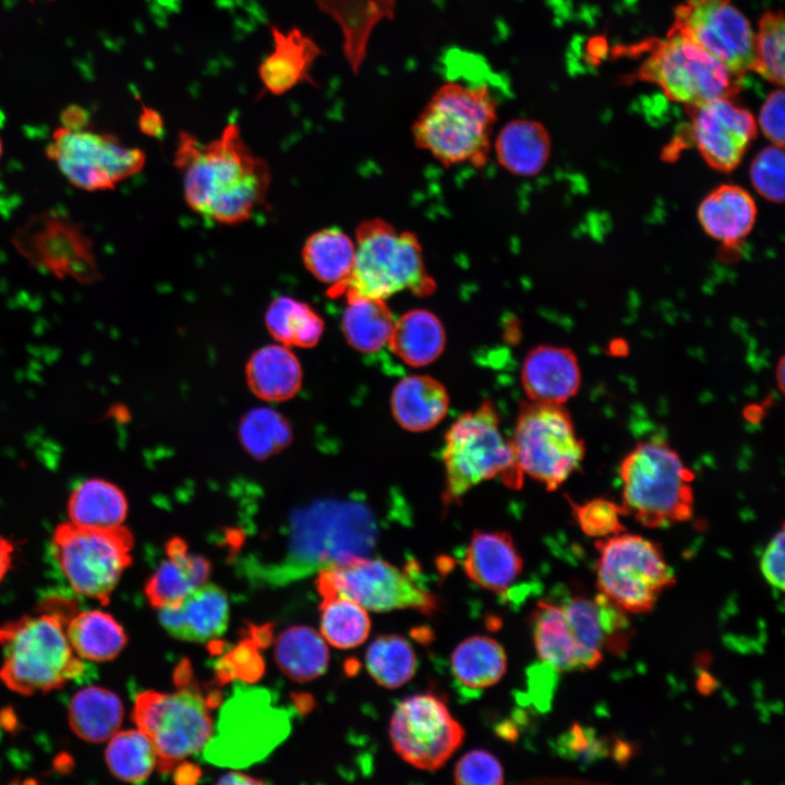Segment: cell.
Instances as JSON below:
<instances>
[{
	"mask_svg": "<svg viewBox=\"0 0 785 785\" xmlns=\"http://www.w3.org/2000/svg\"><path fill=\"white\" fill-rule=\"evenodd\" d=\"M558 750L570 759L580 760L583 763L593 762L596 759L614 754L615 759L621 760L629 757V747L624 742H615L596 737L593 729L575 724L568 732L558 739Z\"/></svg>",
	"mask_w": 785,
	"mask_h": 785,
	"instance_id": "cell-46",
	"label": "cell"
},
{
	"mask_svg": "<svg viewBox=\"0 0 785 785\" xmlns=\"http://www.w3.org/2000/svg\"><path fill=\"white\" fill-rule=\"evenodd\" d=\"M389 736L395 751L409 764L426 771L443 766L460 747L464 730L445 699L432 691L403 699L395 709Z\"/></svg>",
	"mask_w": 785,
	"mask_h": 785,
	"instance_id": "cell-17",
	"label": "cell"
},
{
	"mask_svg": "<svg viewBox=\"0 0 785 785\" xmlns=\"http://www.w3.org/2000/svg\"><path fill=\"white\" fill-rule=\"evenodd\" d=\"M27 264L60 280L92 286L102 279L94 242L68 215L50 209L29 216L11 237Z\"/></svg>",
	"mask_w": 785,
	"mask_h": 785,
	"instance_id": "cell-15",
	"label": "cell"
},
{
	"mask_svg": "<svg viewBox=\"0 0 785 785\" xmlns=\"http://www.w3.org/2000/svg\"><path fill=\"white\" fill-rule=\"evenodd\" d=\"M106 748V762L118 778L141 783L157 766V754L149 738L138 728L117 732Z\"/></svg>",
	"mask_w": 785,
	"mask_h": 785,
	"instance_id": "cell-43",
	"label": "cell"
},
{
	"mask_svg": "<svg viewBox=\"0 0 785 785\" xmlns=\"http://www.w3.org/2000/svg\"><path fill=\"white\" fill-rule=\"evenodd\" d=\"M784 14L765 12L759 22V32L754 37V61L751 70L765 80L784 86Z\"/></svg>",
	"mask_w": 785,
	"mask_h": 785,
	"instance_id": "cell-45",
	"label": "cell"
},
{
	"mask_svg": "<svg viewBox=\"0 0 785 785\" xmlns=\"http://www.w3.org/2000/svg\"><path fill=\"white\" fill-rule=\"evenodd\" d=\"M580 529L589 536L606 538L626 531L620 521L625 515L620 505L604 498H595L584 504L570 502Z\"/></svg>",
	"mask_w": 785,
	"mask_h": 785,
	"instance_id": "cell-48",
	"label": "cell"
},
{
	"mask_svg": "<svg viewBox=\"0 0 785 785\" xmlns=\"http://www.w3.org/2000/svg\"><path fill=\"white\" fill-rule=\"evenodd\" d=\"M558 603L579 648L583 669L597 666L604 649L615 654L627 650L629 625L626 613L602 593L595 599L568 596Z\"/></svg>",
	"mask_w": 785,
	"mask_h": 785,
	"instance_id": "cell-20",
	"label": "cell"
},
{
	"mask_svg": "<svg viewBox=\"0 0 785 785\" xmlns=\"http://www.w3.org/2000/svg\"><path fill=\"white\" fill-rule=\"evenodd\" d=\"M239 438L252 457L263 460L286 448L292 439V432L279 412L256 408L241 420Z\"/></svg>",
	"mask_w": 785,
	"mask_h": 785,
	"instance_id": "cell-44",
	"label": "cell"
},
{
	"mask_svg": "<svg viewBox=\"0 0 785 785\" xmlns=\"http://www.w3.org/2000/svg\"><path fill=\"white\" fill-rule=\"evenodd\" d=\"M347 306L341 329L348 343L364 353L375 352L388 343L395 325L386 300L345 293Z\"/></svg>",
	"mask_w": 785,
	"mask_h": 785,
	"instance_id": "cell-36",
	"label": "cell"
},
{
	"mask_svg": "<svg viewBox=\"0 0 785 785\" xmlns=\"http://www.w3.org/2000/svg\"><path fill=\"white\" fill-rule=\"evenodd\" d=\"M275 657L279 668L295 681L317 678L329 663L326 642L306 626H294L282 631L276 641Z\"/></svg>",
	"mask_w": 785,
	"mask_h": 785,
	"instance_id": "cell-39",
	"label": "cell"
},
{
	"mask_svg": "<svg viewBox=\"0 0 785 785\" xmlns=\"http://www.w3.org/2000/svg\"><path fill=\"white\" fill-rule=\"evenodd\" d=\"M315 583L319 595L338 594L373 612L411 608L432 615L439 604L414 580L412 568L366 556L321 569Z\"/></svg>",
	"mask_w": 785,
	"mask_h": 785,
	"instance_id": "cell-16",
	"label": "cell"
},
{
	"mask_svg": "<svg viewBox=\"0 0 785 785\" xmlns=\"http://www.w3.org/2000/svg\"><path fill=\"white\" fill-rule=\"evenodd\" d=\"M732 0H686L675 10L678 31L741 77L754 61V35Z\"/></svg>",
	"mask_w": 785,
	"mask_h": 785,
	"instance_id": "cell-18",
	"label": "cell"
},
{
	"mask_svg": "<svg viewBox=\"0 0 785 785\" xmlns=\"http://www.w3.org/2000/svg\"><path fill=\"white\" fill-rule=\"evenodd\" d=\"M462 566L479 587L504 593L521 575L523 563L508 532L476 530L466 548Z\"/></svg>",
	"mask_w": 785,
	"mask_h": 785,
	"instance_id": "cell-24",
	"label": "cell"
},
{
	"mask_svg": "<svg viewBox=\"0 0 785 785\" xmlns=\"http://www.w3.org/2000/svg\"><path fill=\"white\" fill-rule=\"evenodd\" d=\"M245 372L252 391L267 401L292 398L302 383V370L297 357L281 343L256 350L250 358Z\"/></svg>",
	"mask_w": 785,
	"mask_h": 785,
	"instance_id": "cell-31",
	"label": "cell"
},
{
	"mask_svg": "<svg viewBox=\"0 0 785 785\" xmlns=\"http://www.w3.org/2000/svg\"><path fill=\"white\" fill-rule=\"evenodd\" d=\"M158 609L159 621L170 635L194 642L221 636L229 619L227 595L214 584L204 583L179 603Z\"/></svg>",
	"mask_w": 785,
	"mask_h": 785,
	"instance_id": "cell-23",
	"label": "cell"
},
{
	"mask_svg": "<svg viewBox=\"0 0 785 785\" xmlns=\"http://www.w3.org/2000/svg\"><path fill=\"white\" fill-rule=\"evenodd\" d=\"M395 0H315L321 11L329 15L343 35V53L357 73L364 57L373 27L383 17H390Z\"/></svg>",
	"mask_w": 785,
	"mask_h": 785,
	"instance_id": "cell-30",
	"label": "cell"
},
{
	"mask_svg": "<svg viewBox=\"0 0 785 785\" xmlns=\"http://www.w3.org/2000/svg\"><path fill=\"white\" fill-rule=\"evenodd\" d=\"M13 552L14 546L11 541L0 535V582L10 569Z\"/></svg>",
	"mask_w": 785,
	"mask_h": 785,
	"instance_id": "cell-55",
	"label": "cell"
},
{
	"mask_svg": "<svg viewBox=\"0 0 785 785\" xmlns=\"http://www.w3.org/2000/svg\"><path fill=\"white\" fill-rule=\"evenodd\" d=\"M355 256L348 279L329 290L330 297L357 293L386 300L404 290L424 297L435 281L426 273L419 239L410 231H398L383 219L361 222L355 232Z\"/></svg>",
	"mask_w": 785,
	"mask_h": 785,
	"instance_id": "cell-6",
	"label": "cell"
},
{
	"mask_svg": "<svg viewBox=\"0 0 785 785\" xmlns=\"http://www.w3.org/2000/svg\"><path fill=\"white\" fill-rule=\"evenodd\" d=\"M52 554L77 594L107 605L122 573L131 565L133 536L129 529L83 527L65 522L52 535Z\"/></svg>",
	"mask_w": 785,
	"mask_h": 785,
	"instance_id": "cell-11",
	"label": "cell"
},
{
	"mask_svg": "<svg viewBox=\"0 0 785 785\" xmlns=\"http://www.w3.org/2000/svg\"><path fill=\"white\" fill-rule=\"evenodd\" d=\"M497 108V95L488 83L452 72L414 121V143L446 166L481 167L487 160Z\"/></svg>",
	"mask_w": 785,
	"mask_h": 785,
	"instance_id": "cell-3",
	"label": "cell"
},
{
	"mask_svg": "<svg viewBox=\"0 0 785 785\" xmlns=\"http://www.w3.org/2000/svg\"><path fill=\"white\" fill-rule=\"evenodd\" d=\"M510 442L522 474L548 491L560 486L580 467L585 454L569 412L557 403L522 402Z\"/></svg>",
	"mask_w": 785,
	"mask_h": 785,
	"instance_id": "cell-12",
	"label": "cell"
},
{
	"mask_svg": "<svg viewBox=\"0 0 785 785\" xmlns=\"http://www.w3.org/2000/svg\"><path fill=\"white\" fill-rule=\"evenodd\" d=\"M784 90H773L764 101L760 116L759 125L763 134L772 144L784 145Z\"/></svg>",
	"mask_w": 785,
	"mask_h": 785,
	"instance_id": "cell-51",
	"label": "cell"
},
{
	"mask_svg": "<svg viewBox=\"0 0 785 785\" xmlns=\"http://www.w3.org/2000/svg\"><path fill=\"white\" fill-rule=\"evenodd\" d=\"M539 659L556 672L583 671L580 651L558 602L541 600L531 614Z\"/></svg>",
	"mask_w": 785,
	"mask_h": 785,
	"instance_id": "cell-29",
	"label": "cell"
},
{
	"mask_svg": "<svg viewBox=\"0 0 785 785\" xmlns=\"http://www.w3.org/2000/svg\"><path fill=\"white\" fill-rule=\"evenodd\" d=\"M445 342L439 318L431 311L415 309L396 319L387 345L406 364L424 366L442 354Z\"/></svg>",
	"mask_w": 785,
	"mask_h": 785,
	"instance_id": "cell-32",
	"label": "cell"
},
{
	"mask_svg": "<svg viewBox=\"0 0 785 785\" xmlns=\"http://www.w3.org/2000/svg\"><path fill=\"white\" fill-rule=\"evenodd\" d=\"M454 776L456 784L499 785L504 783V769L494 754L475 749L467 752L457 762Z\"/></svg>",
	"mask_w": 785,
	"mask_h": 785,
	"instance_id": "cell-50",
	"label": "cell"
},
{
	"mask_svg": "<svg viewBox=\"0 0 785 785\" xmlns=\"http://www.w3.org/2000/svg\"><path fill=\"white\" fill-rule=\"evenodd\" d=\"M390 403L392 415L401 427L423 432L444 419L449 397L445 387L435 378L411 375L395 386Z\"/></svg>",
	"mask_w": 785,
	"mask_h": 785,
	"instance_id": "cell-27",
	"label": "cell"
},
{
	"mask_svg": "<svg viewBox=\"0 0 785 785\" xmlns=\"http://www.w3.org/2000/svg\"><path fill=\"white\" fill-rule=\"evenodd\" d=\"M784 529L783 527L774 534L764 550L760 569L770 585L784 590Z\"/></svg>",
	"mask_w": 785,
	"mask_h": 785,
	"instance_id": "cell-52",
	"label": "cell"
},
{
	"mask_svg": "<svg viewBox=\"0 0 785 785\" xmlns=\"http://www.w3.org/2000/svg\"><path fill=\"white\" fill-rule=\"evenodd\" d=\"M321 596V631L326 641L339 649L362 644L371 630L366 609L338 594Z\"/></svg>",
	"mask_w": 785,
	"mask_h": 785,
	"instance_id": "cell-41",
	"label": "cell"
},
{
	"mask_svg": "<svg viewBox=\"0 0 785 785\" xmlns=\"http://www.w3.org/2000/svg\"><path fill=\"white\" fill-rule=\"evenodd\" d=\"M776 382L781 391H784V357H782L776 366Z\"/></svg>",
	"mask_w": 785,
	"mask_h": 785,
	"instance_id": "cell-58",
	"label": "cell"
},
{
	"mask_svg": "<svg viewBox=\"0 0 785 785\" xmlns=\"http://www.w3.org/2000/svg\"><path fill=\"white\" fill-rule=\"evenodd\" d=\"M2 152H3V145H2V140H1V137H0V159H1V156H2Z\"/></svg>",
	"mask_w": 785,
	"mask_h": 785,
	"instance_id": "cell-59",
	"label": "cell"
},
{
	"mask_svg": "<svg viewBox=\"0 0 785 785\" xmlns=\"http://www.w3.org/2000/svg\"><path fill=\"white\" fill-rule=\"evenodd\" d=\"M692 121V137L705 162L730 172L741 162L757 135L753 116L729 98L685 106Z\"/></svg>",
	"mask_w": 785,
	"mask_h": 785,
	"instance_id": "cell-19",
	"label": "cell"
},
{
	"mask_svg": "<svg viewBox=\"0 0 785 785\" xmlns=\"http://www.w3.org/2000/svg\"><path fill=\"white\" fill-rule=\"evenodd\" d=\"M62 126L71 130L89 129V114L80 106L71 105L61 112Z\"/></svg>",
	"mask_w": 785,
	"mask_h": 785,
	"instance_id": "cell-54",
	"label": "cell"
},
{
	"mask_svg": "<svg viewBox=\"0 0 785 785\" xmlns=\"http://www.w3.org/2000/svg\"><path fill=\"white\" fill-rule=\"evenodd\" d=\"M166 555V560L157 567L144 588L149 604L155 608L179 603L203 585L210 573L209 561L190 553L185 542L179 538L167 542Z\"/></svg>",
	"mask_w": 785,
	"mask_h": 785,
	"instance_id": "cell-26",
	"label": "cell"
},
{
	"mask_svg": "<svg viewBox=\"0 0 785 785\" xmlns=\"http://www.w3.org/2000/svg\"><path fill=\"white\" fill-rule=\"evenodd\" d=\"M365 664L373 679L387 689L408 683L416 672L418 659L411 644L401 636L384 635L369 645Z\"/></svg>",
	"mask_w": 785,
	"mask_h": 785,
	"instance_id": "cell-42",
	"label": "cell"
},
{
	"mask_svg": "<svg viewBox=\"0 0 785 785\" xmlns=\"http://www.w3.org/2000/svg\"><path fill=\"white\" fill-rule=\"evenodd\" d=\"M596 587L625 613L651 611L676 582L662 547L641 535L620 532L595 542Z\"/></svg>",
	"mask_w": 785,
	"mask_h": 785,
	"instance_id": "cell-10",
	"label": "cell"
},
{
	"mask_svg": "<svg viewBox=\"0 0 785 785\" xmlns=\"http://www.w3.org/2000/svg\"><path fill=\"white\" fill-rule=\"evenodd\" d=\"M265 324L271 337L283 346L314 347L324 331V321L306 302L291 297H278L271 301Z\"/></svg>",
	"mask_w": 785,
	"mask_h": 785,
	"instance_id": "cell-40",
	"label": "cell"
},
{
	"mask_svg": "<svg viewBox=\"0 0 785 785\" xmlns=\"http://www.w3.org/2000/svg\"><path fill=\"white\" fill-rule=\"evenodd\" d=\"M444 502H458L475 485L498 478L509 488H520V471L511 442L505 439L496 408L490 400L460 415L445 436Z\"/></svg>",
	"mask_w": 785,
	"mask_h": 785,
	"instance_id": "cell-7",
	"label": "cell"
},
{
	"mask_svg": "<svg viewBox=\"0 0 785 785\" xmlns=\"http://www.w3.org/2000/svg\"><path fill=\"white\" fill-rule=\"evenodd\" d=\"M494 149L498 162L510 173L532 177L547 164L551 138L542 123L531 119H515L499 130Z\"/></svg>",
	"mask_w": 785,
	"mask_h": 785,
	"instance_id": "cell-28",
	"label": "cell"
},
{
	"mask_svg": "<svg viewBox=\"0 0 785 785\" xmlns=\"http://www.w3.org/2000/svg\"><path fill=\"white\" fill-rule=\"evenodd\" d=\"M238 643L217 663V675L221 683L238 679L253 681L261 677L264 663L257 650L262 647L252 636Z\"/></svg>",
	"mask_w": 785,
	"mask_h": 785,
	"instance_id": "cell-49",
	"label": "cell"
},
{
	"mask_svg": "<svg viewBox=\"0 0 785 785\" xmlns=\"http://www.w3.org/2000/svg\"><path fill=\"white\" fill-rule=\"evenodd\" d=\"M70 600L50 599L36 613L0 626V680L23 696L61 689L85 665L73 651L65 625L76 608Z\"/></svg>",
	"mask_w": 785,
	"mask_h": 785,
	"instance_id": "cell-2",
	"label": "cell"
},
{
	"mask_svg": "<svg viewBox=\"0 0 785 785\" xmlns=\"http://www.w3.org/2000/svg\"><path fill=\"white\" fill-rule=\"evenodd\" d=\"M521 384L531 401L563 404L581 384L578 358L566 347L538 346L524 358Z\"/></svg>",
	"mask_w": 785,
	"mask_h": 785,
	"instance_id": "cell-22",
	"label": "cell"
},
{
	"mask_svg": "<svg viewBox=\"0 0 785 785\" xmlns=\"http://www.w3.org/2000/svg\"><path fill=\"white\" fill-rule=\"evenodd\" d=\"M305 268L333 290L342 285L353 267L355 243L337 227H328L312 233L302 252Z\"/></svg>",
	"mask_w": 785,
	"mask_h": 785,
	"instance_id": "cell-37",
	"label": "cell"
},
{
	"mask_svg": "<svg viewBox=\"0 0 785 785\" xmlns=\"http://www.w3.org/2000/svg\"><path fill=\"white\" fill-rule=\"evenodd\" d=\"M200 776V769L191 763L179 765L174 773L176 782L180 784L195 783Z\"/></svg>",
	"mask_w": 785,
	"mask_h": 785,
	"instance_id": "cell-56",
	"label": "cell"
},
{
	"mask_svg": "<svg viewBox=\"0 0 785 785\" xmlns=\"http://www.w3.org/2000/svg\"><path fill=\"white\" fill-rule=\"evenodd\" d=\"M451 672L463 691L479 692L498 683L507 668L504 648L486 636H472L451 654Z\"/></svg>",
	"mask_w": 785,
	"mask_h": 785,
	"instance_id": "cell-34",
	"label": "cell"
},
{
	"mask_svg": "<svg viewBox=\"0 0 785 785\" xmlns=\"http://www.w3.org/2000/svg\"><path fill=\"white\" fill-rule=\"evenodd\" d=\"M785 162L782 146L763 148L750 165V182L766 201L782 203L785 194Z\"/></svg>",
	"mask_w": 785,
	"mask_h": 785,
	"instance_id": "cell-47",
	"label": "cell"
},
{
	"mask_svg": "<svg viewBox=\"0 0 785 785\" xmlns=\"http://www.w3.org/2000/svg\"><path fill=\"white\" fill-rule=\"evenodd\" d=\"M173 157L185 203L204 218L241 224L266 201L269 166L245 143L237 123L227 124L207 143L181 131Z\"/></svg>",
	"mask_w": 785,
	"mask_h": 785,
	"instance_id": "cell-1",
	"label": "cell"
},
{
	"mask_svg": "<svg viewBox=\"0 0 785 785\" xmlns=\"http://www.w3.org/2000/svg\"><path fill=\"white\" fill-rule=\"evenodd\" d=\"M270 33L273 50L258 67L263 93L281 96L302 83L316 85L311 70L323 55L316 41L298 27L283 32L271 25Z\"/></svg>",
	"mask_w": 785,
	"mask_h": 785,
	"instance_id": "cell-21",
	"label": "cell"
},
{
	"mask_svg": "<svg viewBox=\"0 0 785 785\" xmlns=\"http://www.w3.org/2000/svg\"><path fill=\"white\" fill-rule=\"evenodd\" d=\"M138 126L144 134L158 137L164 132V119L157 110L142 104Z\"/></svg>",
	"mask_w": 785,
	"mask_h": 785,
	"instance_id": "cell-53",
	"label": "cell"
},
{
	"mask_svg": "<svg viewBox=\"0 0 785 785\" xmlns=\"http://www.w3.org/2000/svg\"><path fill=\"white\" fill-rule=\"evenodd\" d=\"M377 533L374 514L363 504L349 500L315 504L293 516L286 552L268 573L265 585H283L314 571L367 556Z\"/></svg>",
	"mask_w": 785,
	"mask_h": 785,
	"instance_id": "cell-4",
	"label": "cell"
},
{
	"mask_svg": "<svg viewBox=\"0 0 785 785\" xmlns=\"http://www.w3.org/2000/svg\"><path fill=\"white\" fill-rule=\"evenodd\" d=\"M295 711L268 689L235 685L222 705L204 758L221 766L245 768L265 759L286 739Z\"/></svg>",
	"mask_w": 785,
	"mask_h": 785,
	"instance_id": "cell-8",
	"label": "cell"
},
{
	"mask_svg": "<svg viewBox=\"0 0 785 785\" xmlns=\"http://www.w3.org/2000/svg\"><path fill=\"white\" fill-rule=\"evenodd\" d=\"M68 640L82 660H113L128 642L123 627L113 616L98 609L75 612L65 625Z\"/></svg>",
	"mask_w": 785,
	"mask_h": 785,
	"instance_id": "cell-35",
	"label": "cell"
},
{
	"mask_svg": "<svg viewBox=\"0 0 785 785\" xmlns=\"http://www.w3.org/2000/svg\"><path fill=\"white\" fill-rule=\"evenodd\" d=\"M68 718L77 737L89 742H102L118 732L123 718V704L107 688L86 687L73 696Z\"/></svg>",
	"mask_w": 785,
	"mask_h": 785,
	"instance_id": "cell-33",
	"label": "cell"
},
{
	"mask_svg": "<svg viewBox=\"0 0 785 785\" xmlns=\"http://www.w3.org/2000/svg\"><path fill=\"white\" fill-rule=\"evenodd\" d=\"M698 220L708 235L734 246L751 232L757 220V205L742 186L722 184L702 200Z\"/></svg>",
	"mask_w": 785,
	"mask_h": 785,
	"instance_id": "cell-25",
	"label": "cell"
},
{
	"mask_svg": "<svg viewBox=\"0 0 785 785\" xmlns=\"http://www.w3.org/2000/svg\"><path fill=\"white\" fill-rule=\"evenodd\" d=\"M188 666L177 672L174 693L145 690L136 696L132 720L152 741L160 773H169L181 760L202 750L213 733L210 708L218 697L205 698L190 684Z\"/></svg>",
	"mask_w": 785,
	"mask_h": 785,
	"instance_id": "cell-9",
	"label": "cell"
},
{
	"mask_svg": "<svg viewBox=\"0 0 785 785\" xmlns=\"http://www.w3.org/2000/svg\"><path fill=\"white\" fill-rule=\"evenodd\" d=\"M621 508L647 528L685 522L693 515V472L664 439L639 442L619 467Z\"/></svg>",
	"mask_w": 785,
	"mask_h": 785,
	"instance_id": "cell-5",
	"label": "cell"
},
{
	"mask_svg": "<svg viewBox=\"0 0 785 785\" xmlns=\"http://www.w3.org/2000/svg\"><path fill=\"white\" fill-rule=\"evenodd\" d=\"M68 512L70 521L78 526L114 527L125 519L128 500L123 492L111 482L92 479L72 491Z\"/></svg>",
	"mask_w": 785,
	"mask_h": 785,
	"instance_id": "cell-38",
	"label": "cell"
},
{
	"mask_svg": "<svg viewBox=\"0 0 785 785\" xmlns=\"http://www.w3.org/2000/svg\"><path fill=\"white\" fill-rule=\"evenodd\" d=\"M641 81L659 85L669 99L698 105L732 98L740 92L739 76L685 34L671 29L654 43L636 73Z\"/></svg>",
	"mask_w": 785,
	"mask_h": 785,
	"instance_id": "cell-13",
	"label": "cell"
},
{
	"mask_svg": "<svg viewBox=\"0 0 785 785\" xmlns=\"http://www.w3.org/2000/svg\"><path fill=\"white\" fill-rule=\"evenodd\" d=\"M219 784H259L263 783L261 780L253 778L242 773L232 772L224 775L219 781Z\"/></svg>",
	"mask_w": 785,
	"mask_h": 785,
	"instance_id": "cell-57",
	"label": "cell"
},
{
	"mask_svg": "<svg viewBox=\"0 0 785 785\" xmlns=\"http://www.w3.org/2000/svg\"><path fill=\"white\" fill-rule=\"evenodd\" d=\"M45 154L70 184L86 192L113 190L146 161L141 148L123 144L114 134L62 125L53 130Z\"/></svg>",
	"mask_w": 785,
	"mask_h": 785,
	"instance_id": "cell-14",
	"label": "cell"
}]
</instances>
